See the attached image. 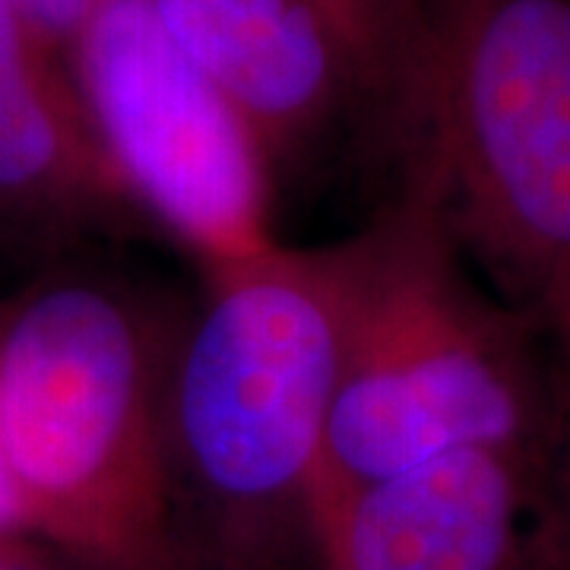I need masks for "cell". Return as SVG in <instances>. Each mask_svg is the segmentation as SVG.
Listing matches in <instances>:
<instances>
[{
  "label": "cell",
  "mask_w": 570,
  "mask_h": 570,
  "mask_svg": "<svg viewBox=\"0 0 570 570\" xmlns=\"http://www.w3.org/2000/svg\"><path fill=\"white\" fill-rule=\"evenodd\" d=\"M0 216L63 235L142 216L58 45L0 0Z\"/></svg>",
  "instance_id": "8"
},
{
  "label": "cell",
  "mask_w": 570,
  "mask_h": 570,
  "mask_svg": "<svg viewBox=\"0 0 570 570\" xmlns=\"http://www.w3.org/2000/svg\"><path fill=\"white\" fill-rule=\"evenodd\" d=\"M535 450L463 448L352 489L330 570H535Z\"/></svg>",
  "instance_id": "6"
},
{
  "label": "cell",
  "mask_w": 570,
  "mask_h": 570,
  "mask_svg": "<svg viewBox=\"0 0 570 570\" xmlns=\"http://www.w3.org/2000/svg\"><path fill=\"white\" fill-rule=\"evenodd\" d=\"M7 3L67 55L102 0H7Z\"/></svg>",
  "instance_id": "11"
},
{
  "label": "cell",
  "mask_w": 570,
  "mask_h": 570,
  "mask_svg": "<svg viewBox=\"0 0 570 570\" xmlns=\"http://www.w3.org/2000/svg\"><path fill=\"white\" fill-rule=\"evenodd\" d=\"M340 292L324 463L348 491L463 448L539 450L558 358L469 276L422 184L330 247Z\"/></svg>",
  "instance_id": "2"
},
{
  "label": "cell",
  "mask_w": 570,
  "mask_h": 570,
  "mask_svg": "<svg viewBox=\"0 0 570 570\" xmlns=\"http://www.w3.org/2000/svg\"><path fill=\"white\" fill-rule=\"evenodd\" d=\"M393 134L456 250L570 365V0H419Z\"/></svg>",
  "instance_id": "3"
},
{
  "label": "cell",
  "mask_w": 570,
  "mask_h": 570,
  "mask_svg": "<svg viewBox=\"0 0 570 570\" xmlns=\"http://www.w3.org/2000/svg\"><path fill=\"white\" fill-rule=\"evenodd\" d=\"M346 48L362 96L396 118L419 51V0H314Z\"/></svg>",
  "instance_id": "9"
},
{
  "label": "cell",
  "mask_w": 570,
  "mask_h": 570,
  "mask_svg": "<svg viewBox=\"0 0 570 570\" xmlns=\"http://www.w3.org/2000/svg\"><path fill=\"white\" fill-rule=\"evenodd\" d=\"M340 292L330 247L204 273L178 324L165 456L181 570H330L324 463Z\"/></svg>",
  "instance_id": "1"
},
{
  "label": "cell",
  "mask_w": 570,
  "mask_h": 570,
  "mask_svg": "<svg viewBox=\"0 0 570 570\" xmlns=\"http://www.w3.org/2000/svg\"><path fill=\"white\" fill-rule=\"evenodd\" d=\"M168 41L250 124L273 171L326 134L355 67L314 0H146Z\"/></svg>",
  "instance_id": "7"
},
{
  "label": "cell",
  "mask_w": 570,
  "mask_h": 570,
  "mask_svg": "<svg viewBox=\"0 0 570 570\" xmlns=\"http://www.w3.org/2000/svg\"><path fill=\"white\" fill-rule=\"evenodd\" d=\"M0 535H26V530H22L20 504H17V494H13L10 475H7L3 453H0Z\"/></svg>",
  "instance_id": "13"
},
{
  "label": "cell",
  "mask_w": 570,
  "mask_h": 570,
  "mask_svg": "<svg viewBox=\"0 0 570 570\" xmlns=\"http://www.w3.org/2000/svg\"><path fill=\"white\" fill-rule=\"evenodd\" d=\"M105 153L146 219L204 273L273 254V163L146 0H102L67 51Z\"/></svg>",
  "instance_id": "5"
},
{
  "label": "cell",
  "mask_w": 570,
  "mask_h": 570,
  "mask_svg": "<svg viewBox=\"0 0 570 570\" xmlns=\"http://www.w3.org/2000/svg\"><path fill=\"white\" fill-rule=\"evenodd\" d=\"M17 570H86L77 561H70V558H63L61 551L48 549L45 542L39 539H26V549H22L20 558V568Z\"/></svg>",
  "instance_id": "12"
},
{
  "label": "cell",
  "mask_w": 570,
  "mask_h": 570,
  "mask_svg": "<svg viewBox=\"0 0 570 570\" xmlns=\"http://www.w3.org/2000/svg\"><path fill=\"white\" fill-rule=\"evenodd\" d=\"M175 330L92 276L0 305V453L22 530L86 570H181L165 456Z\"/></svg>",
  "instance_id": "4"
},
{
  "label": "cell",
  "mask_w": 570,
  "mask_h": 570,
  "mask_svg": "<svg viewBox=\"0 0 570 570\" xmlns=\"http://www.w3.org/2000/svg\"><path fill=\"white\" fill-rule=\"evenodd\" d=\"M532 568L570 570V365L558 358L549 431L532 472Z\"/></svg>",
  "instance_id": "10"
}]
</instances>
